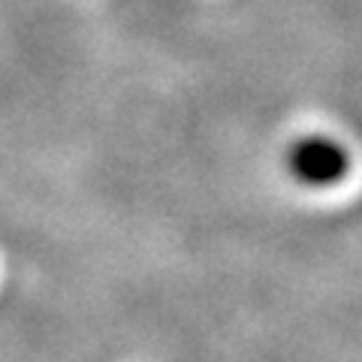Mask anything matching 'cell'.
I'll return each mask as SVG.
<instances>
[{"instance_id": "obj_1", "label": "cell", "mask_w": 362, "mask_h": 362, "mask_svg": "<svg viewBox=\"0 0 362 362\" xmlns=\"http://www.w3.org/2000/svg\"><path fill=\"white\" fill-rule=\"evenodd\" d=\"M287 166L302 185L326 187L347 175L350 157L341 145L326 139V136H308V139L296 142V148L287 157Z\"/></svg>"}]
</instances>
